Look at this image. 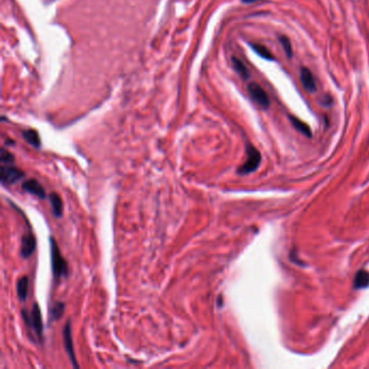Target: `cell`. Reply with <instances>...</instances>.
<instances>
[{
    "mask_svg": "<svg viewBox=\"0 0 369 369\" xmlns=\"http://www.w3.org/2000/svg\"><path fill=\"white\" fill-rule=\"evenodd\" d=\"M50 202H51L53 215L57 216V218H61L62 215H63L62 198L59 196L58 193H51L50 194Z\"/></svg>",
    "mask_w": 369,
    "mask_h": 369,
    "instance_id": "cell-10",
    "label": "cell"
},
{
    "mask_svg": "<svg viewBox=\"0 0 369 369\" xmlns=\"http://www.w3.org/2000/svg\"><path fill=\"white\" fill-rule=\"evenodd\" d=\"M367 286H369V273L367 271L362 270L360 272H357L354 278V288L362 289L366 288Z\"/></svg>",
    "mask_w": 369,
    "mask_h": 369,
    "instance_id": "cell-12",
    "label": "cell"
},
{
    "mask_svg": "<svg viewBox=\"0 0 369 369\" xmlns=\"http://www.w3.org/2000/svg\"><path fill=\"white\" fill-rule=\"evenodd\" d=\"M233 66H234L235 70L238 73V75L241 76L243 79H248L249 78V72L246 67V65L243 63L242 60L237 59V58H233Z\"/></svg>",
    "mask_w": 369,
    "mask_h": 369,
    "instance_id": "cell-15",
    "label": "cell"
},
{
    "mask_svg": "<svg viewBox=\"0 0 369 369\" xmlns=\"http://www.w3.org/2000/svg\"><path fill=\"white\" fill-rule=\"evenodd\" d=\"M247 154L248 157L246 162L238 168V173H241V175H247V173L254 171L259 167L260 161H261V155H260L259 151L257 149H254L253 146H248Z\"/></svg>",
    "mask_w": 369,
    "mask_h": 369,
    "instance_id": "cell-3",
    "label": "cell"
},
{
    "mask_svg": "<svg viewBox=\"0 0 369 369\" xmlns=\"http://www.w3.org/2000/svg\"><path fill=\"white\" fill-rule=\"evenodd\" d=\"M16 291H18V296L21 301H25L27 296H29V277L27 276H23L18 280L16 284Z\"/></svg>",
    "mask_w": 369,
    "mask_h": 369,
    "instance_id": "cell-11",
    "label": "cell"
},
{
    "mask_svg": "<svg viewBox=\"0 0 369 369\" xmlns=\"http://www.w3.org/2000/svg\"><path fill=\"white\" fill-rule=\"evenodd\" d=\"M0 161H1L2 165H11L14 161V156L9 151L2 149L1 155H0Z\"/></svg>",
    "mask_w": 369,
    "mask_h": 369,
    "instance_id": "cell-19",
    "label": "cell"
},
{
    "mask_svg": "<svg viewBox=\"0 0 369 369\" xmlns=\"http://www.w3.org/2000/svg\"><path fill=\"white\" fill-rule=\"evenodd\" d=\"M290 121H291L292 124H294V126H295V128H297L298 130H299L300 132L305 133L306 135H308V137H310V135H311V130H310V127H308L307 123H305L303 122L299 121V119L294 117V116H290Z\"/></svg>",
    "mask_w": 369,
    "mask_h": 369,
    "instance_id": "cell-16",
    "label": "cell"
},
{
    "mask_svg": "<svg viewBox=\"0 0 369 369\" xmlns=\"http://www.w3.org/2000/svg\"><path fill=\"white\" fill-rule=\"evenodd\" d=\"M247 89H248L249 94H250V96L258 103L260 106L263 108H268L270 106L269 95L259 84L250 83L248 85Z\"/></svg>",
    "mask_w": 369,
    "mask_h": 369,
    "instance_id": "cell-5",
    "label": "cell"
},
{
    "mask_svg": "<svg viewBox=\"0 0 369 369\" xmlns=\"http://www.w3.org/2000/svg\"><path fill=\"white\" fill-rule=\"evenodd\" d=\"M23 138L25 139L26 142H29L31 145L35 146V148H39L40 146V138H39V134H38V132L36 131V130H32V129H30V130H25V131H23Z\"/></svg>",
    "mask_w": 369,
    "mask_h": 369,
    "instance_id": "cell-13",
    "label": "cell"
},
{
    "mask_svg": "<svg viewBox=\"0 0 369 369\" xmlns=\"http://www.w3.org/2000/svg\"><path fill=\"white\" fill-rule=\"evenodd\" d=\"M64 303L63 302H56L52 307L51 311V316L53 321H57L60 317H62L64 314Z\"/></svg>",
    "mask_w": 369,
    "mask_h": 369,
    "instance_id": "cell-17",
    "label": "cell"
},
{
    "mask_svg": "<svg viewBox=\"0 0 369 369\" xmlns=\"http://www.w3.org/2000/svg\"><path fill=\"white\" fill-rule=\"evenodd\" d=\"M279 41L281 43V47H283L284 49L286 56L288 58H292V47H291V42L289 38L286 36H280Z\"/></svg>",
    "mask_w": 369,
    "mask_h": 369,
    "instance_id": "cell-18",
    "label": "cell"
},
{
    "mask_svg": "<svg viewBox=\"0 0 369 369\" xmlns=\"http://www.w3.org/2000/svg\"><path fill=\"white\" fill-rule=\"evenodd\" d=\"M50 247H51V263H52V272L54 279L59 280L60 278L65 277L68 273L67 263L63 258L61 251L58 247V244L54 241V238H50Z\"/></svg>",
    "mask_w": 369,
    "mask_h": 369,
    "instance_id": "cell-1",
    "label": "cell"
},
{
    "mask_svg": "<svg viewBox=\"0 0 369 369\" xmlns=\"http://www.w3.org/2000/svg\"><path fill=\"white\" fill-rule=\"evenodd\" d=\"M23 314V318L24 322L26 324V326L29 328H31L32 332L35 333L36 337L38 340L42 342V332H43V326H42V319H41V312H40V308L37 303H34L32 306L31 312L27 313L25 311L22 312Z\"/></svg>",
    "mask_w": 369,
    "mask_h": 369,
    "instance_id": "cell-2",
    "label": "cell"
},
{
    "mask_svg": "<svg viewBox=\"0 0 369 369\" xmlns=\"http://www.w3.org/2000/svg\"><path fill=\"white\" fill-rule=\"evenodd\" d=\"M63 341L64 346L66 350L67 354L70 359V362L75 368H78V364L76 362L75 352H74V344H73V336H72V326H70V321H67L65 324V327L63 329Z\"/></svg>",
    "mask_w": 369,
    "mask_h": 369,
    "instance_id": "cell-6",
    "label": "cell"
},
{
    "mask_svg": "<svg viewBox=\"0 0 369 369\" xmlns=\"http://www.w3.org/2000/svg\"><path fill=\"white\" fill-rule=\"evenodd\" d=\"M250 47L252 48V50L261 58L269 60V61H273L274 60L272 52H271L267 47H264L262 45H258V43H250Z\"/></svg>",
    "mask_w": 369,
    "mask_h": 369,
    "instance_id": "cell-14",
    "label": "cell"
},
{
    "mask_svg": "<svg viewBox=\"0 0 369 369\" xmlns=\"http://www.w3.org/2000/svg\"><path fill=\"white\" fill-rule=\"evenodd\" d=\"M22 187H23L24 191H26L27 193L35 195V196L37 197H39V198L46 197L45 188H43L41 184L37 180H35V179H30V180L25 181L23 183V185H22Z\"/></svg>",
    "mask_w": 369,
    "mask_h": 369,
    "instance_id": "cell-8",
    "label": "cell"
},
{
    "mask_svg": "<svg viewBox=\"0 0 369 369\" xmlns=\"http://www.w3.org/2000/svg\"><path fill=\"white\" fill-rule=\"evenodd\" d=\"M36 249V238L35 236L30 233V234L24 235L22 237L21 243V254L24 258L31 257L34 253Z\"/></svg>",
    "mask_w": 369,
    "mask_h": 369,
    "instance_id": "cell-7",
    "label": "cell"
},
{
    "mask_svg": "<svg viewBox=\"0 0 369 369\" xmlns=\"http://www.w3.org/2000/svg\"><path fill=\"white\" fill-rule=\"evenodd\" d=\"M24 177V172L19 168L11 165H1L0 168V179L3 185H11Z\"/></svg>",
    "mask_w": 369,
    "mask_h": 369,
    "instance_id": "cell-4",
    "label": "cell"
},
{
    "mask_svg": "<svg viewBox=\"0 0 369 369\" xmlns=\"http://www.w3.org/2000/svg\"><path fill=\"white\" fill-rule=\"evenodd\" d=\"M300 78H301L302 85L305 86V88L308 92L316 91L315 79H314V76L311 73L310 69L307 68V67H302L301 68V73H300Z\"/></svg>",
    "mask_w": 369,
    "mask_h": 369,
    "instance_id": "cell-9",
    "label": "cell"
}]
</instances>
